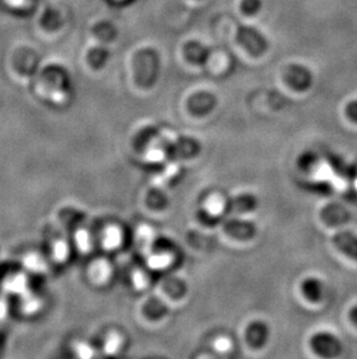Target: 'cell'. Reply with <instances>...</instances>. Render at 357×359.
Wrapping results in <instances>:
<instances>
[{
    "label": "cell",
    "instance_id": "1",
    "mask_svg": "<svg viewBox=\"0 0 357 359\" xmlns=\"http://www.w3.org/2000/svg\"><path fill=\"white\" fill-rule=\"evenodd\" d=\"M135 79L142 88H151L159 74V56L155 49H140L133 56Z\"/></svg>",
    "mask_w": 357,
    "mask_h": 359
},
{
    "label": "cell",
    "instance_id": "2",
    "mask_svg": "<svg viewBox=\"0 0 357 359\" xmlns=\"http://www.w3.org/2000/svg\"><path fill=\"white\" fill-rule=\"evenodd\" d=\"M237 40L250 55L261 56L268 49V42L258 30L253 27L239 26L237 32Z\"/></svg>",
    "mask_w": 357,
    "mask_h": 359
},
{
    "label": "cell",
    "instance_id": "3",
    "mask_svg": "<svg viewBox=\"0 0 357 359\" xmlns=\"http://www.w3.org/2000/svg\"><path fill=\"white\" fill-rule=\"evenodd\" d=\"M313 350L321 357H336L343 351V343L333 334L318 333L312 337Z\"/></svg>",
    "mask_w": 357,
    "mask_h": 359
},
{
    "label": "cell",
    "instance_id": "4",
    "mask_svg": "<svg viewBox=\"0 0 357 359\" xmlns=\"http://www.w3.org/2000/svg\"><path fill=\"white\" fill-rule=\"evenodd\" d=\"M285 79L288 84L296 91H306L312 84V74L307 68L292 64L285 70Z\"/></svg>",
    "mask_w": 357,
    "mask_h": 359
},
{
    "label": "cell",
    "instance_id": "5",
    "mask_svg": "<svg viewBox=\"0 0 357 359\" xmlns=\"http://www.w3.org/2000/svg\"><path fill=\"white\" fill-rule=\"evenodd\" d=\"M216 98L209 92H199L193 94L188 101V108L193 114L204 115L214 110L216 106Z\"/></svg>",
    "mask_w": 357,
    "mask_h": 359
},
{
    "label": "cell",
    "instance_id": "6",
    "mask_svg": "<svg viewBox=\"0 0 357 359\" xmlns=\"http://www.w3.org/2000/svg\"><path fill=\"white\" fill-rule=\"evenodd\" d=\"M333 242L340 252L357 262V234L350 230H343L335 234Z\"/></svg>",
    "mask_w": 357,
    "mask_h": 359
},
{
    "label": "cell",
    "instance_id": "7",
    "mask_svg": "<svg viewBox=\"0 0 357 359\" xmlns=\"http://www.w3.org/2000/svg\"><path fill=\"white\" fill-rule=\"evenodd\" d=\"M184 56L188 62L196 65H203L210 57V49L197 41H189L184 47Z\"/></svg>",
    "mask_w": 357,
    "mask_h": 359
},
{
    "label": "cell",
    "instance_id": "8",
    "mask_svg": "<svg viewBox=\"0 0 357 359\" xmlns=\"http://www.w3.org/2000/svg\"><path fill=\"white\" fill-rule=\"evenodd\" d=\"M15 68L21 74H33L36 71L39 59L35 52L30 49H21L14 57Z\"/></svg>",
    "mask_w": 357,
    "mask_h": 359
},
{
    "label": "cell",
    "instance_id": "9",
    "mask_svg": "<svg viewBox=\"0 0 357 359\" xmlns=\"http://www.w3.org/2000/svg\"><path fill=\"white\" fill-rule=\"evenodd\" d=\"M268 327L266 326L265 323L260 322V321L250 323L247 328V342L255 348H259V347L265 345L267 338H268Z\"/></svg>",
    "mask_w": 357,
    "mask_h": 359
},
{
    "label": "cell",
    "instance_id": "10",
    "mask_svg": "<svg viewBox=\"0 0 357 359\" xmlns=\"http://www.w3.org/2000/svg\"><path fill=\"white\" fill-rule=\"evenodd\" d=\"M323 218L331 226H341L349 221V213L340 205H329L323 212Z\"/></svg>",
    "mask_w": 357,
    "mask_h": 359
},
{
    "label": "cell",
    "instance_id": "11",
    "mask_svg": "<svg viewBox=\"0 0 357 359\" xmlns=\"http://www.w3.org/2000/svg\"><path fill=\"white\" fill-rule=\"evenodd\" d=\"M226 203L221 196H213L203 205V214L209 220H216L224 214Z\"/></svg>",
    "mask_w": 357,
    "mask_h": 359
},
{
    "label": "cell",
    "instance_id": "12",
    "mask_svg": "<svg viewBox=\"0 0 357 359\" xmlns=\"http://www.w3.org/2000/svg\"><path fill=\"white\" fill-rule=\"evenodd\" d=\"M111 267L105 259L96 260L89 267V277L96 284H105L111 279Z\"/></svg>",
    "mask_w": 357,
    "mask_h": 359
},
{
    "label": "cell",
    "instance_id": "13",
    "mask_svg": "<svg viewBox=\"0 0 357 359\" xmlns=\"http://www.w3.org/2000/svg\"><path fill=\"white\" fill-rule=\"evenodd\" d=\"M28 285H30V282H28V278L25 274H15L6 279L4 287L8 292L23 296L30 291Z\"/></svg>",
    "mask_w": 357,
    "mask_h": 359
},
{
    "label": "cell",
    "instance_id": "14",
    "mask_svg": "<svg viewBox=\"0 0 357 359\" xmlns=\"http://www.w3.org/2000/svg\"><path fill=\"white\" fill-rule=\"evenodd\" d=\"M303 293L304 296L312 301V302H317V301L321 300L323 294H324V285L323 283L317 279V278H307L302 285Z\"/></svg>",
    "mask_w": 357,
    "mask_h": 359
},
{
    "label": "cell",
    "instance_id": "15",
    "mask_svg": "<svg viewBox=\"0 0 357 359\" xmlns=\"http://www.w3.org/2000/svg\"><path fill=\"white\" fill-rule=\"evenodd\" d=\"M122 241H123V235L121 229L118 227L109 226L103 230L102 238H101L103 248L107 250H115L122 245Z\"/></svg>",
    "mask_w": 357,
    "mask_h": 359
},
{
    "label": "cell",
    "instance_id": "16",
    "mask_svg": "<svg viewBox=\"0 0 357 359\" xmlns=\"http://www.w3.org/2000/svg\"><path fill=\"white\" fill-rule=\"evenodd\" d=\"M226 230L233 236L239 237V238L250 237L255 232L252 223H241V221H237L235 218L226 225Z\"/></svg>",
    "mask_w": 357,
    "mask_h": 359
},
{
    "label": "cell",
    "instance_id": "17",
    "mask_svg": "<svg viewBox=\"0 0 357 359\" xmlns=\"http://www.w3.org/2000/svg\"><path fill=\"white\" fill-rule=\"evenodd\" d=\"M108 59H109V50L103 45H98L91 49L87 55L89 63L94 69H101L105 64L107 63Z\"/></svg>",
    "mask_w": 357,
    "mask_h": 359
},
{
    "label": "cell",
    "instance_id": "18",
    "mask_svg": "<svg viewBox=\"0 0 357 359\" xmlns=\"http://www.w3.org/2000/svg\"><path fill=\"white\" fill-rule=\"evenodd\" d=\"M93 33L99 39L100 41L109 42L113 41L116 37L118 30L113 23L102 21V23H96L93 28Z\"/></svg>",
    "mask_w": 357,
    "mask_h": 359
},
{
    "label": "cell",
    "instance_id": "19",
    "mask_svg": "<svg viewBox=\"0 0 357 359\" xmlns=\"http://www.w3.org/2000/svg\"><path fill=\"white\" fill-rule=\"evenodd\" d=\"M41 299L30 291L21 296V309L26 314H34L41 308Z\"/></svg>",
    "mask_w": 357,
    "mask_h": 359
},
{
    "label": "cell",
    "instance_id": "20",
    "mask_svg": "<svg viewBox=\"0 0 357 359\" xmlns=\"http://www.w3.org/2000/svg\"><path fill=\"white\" fill-rule=\"evenodd\" d=\"M233 209L235 212H250L252 209H255L257 207V199L255 196H248V194H244V196H237L232 201Z\"/></svg>",
    "mask_w": 357,
    "mask_h": 359
},
{
    "label": "cell",
    "instance_id": "21",
    "mask_svg": "<svg viewBox=\"0 0 357 359\" xmlns=\"http://www.w3.org/2000/svg\"><path fill=\"white\" fill-rule=\"evenodd\" d=\"M23 264L27 270L33 272V274H42L47 267L45 259L42 258V256L37 254H30L23 259Z\"/></svg>",
    "mask_w": 357,
    "mask_h": 359
},
{
    "label": "cell",
    "instance_id": "22",
    "mask_svg": "<svg viewBox=\"0 0 357 359\" xmlns=\"http://www.w3.org/2000/svg\"><path fill=\"white\" fill-rule=\"evenodd\" d=\"M74 243H76L77 249L84 254L92 250V236L86 229L78 230L74 235Z\"/></svg>",
    "mask_w": 357,
    "mask_h": 359
},
{
    "label": "cell",
    "instance_id": "23",
    "mask_svg": "<svg viewBox=\"0 0 357 359\" xmlns=\"http://www.w3.org/2000/svg\"><path fill=\"white\" fill-rule=\"evenodd\" d=\"M70 256V247L64 240H58L52 245V257L56 262L62 263L65 262Z\"/></svg>",
    "mask_w": 357,
    "mask_h": 359
},
{
    "label": "cell",
    "instance_id": "24",
    "mask_svg": "<svg viewBox=\"0 0 357 359\" xmlns=\"http://www.w3.org/2000/svg\"><path fill=\"white\" fill-rule=\"evenodd\" d=\"M171 262H172L171 256L167 254H162V252L151 255L148 258V265L153 270H164L170 265Z\"/></svg>",
    "mask_w": 357,
    "mask_h": 359
},
{
    "label": "cell",
    "instance_id": "25",
    "mask_svg": "<svg viewBox=\"0 0 357 359\" xmlns=\"http://www.w3.org/2000/svg\"><path fill=\"white\" fill-rule=\"evenodd\" d=\"M122 345H123V342H122L121 336L118 334H111L105 342V352L108 355H115L120 351Z\"/></svg>",
    "mask_w": 357,
    "mask_h": 359
},
{
    "label": "cell",
    "instance_id": "26",
    "mask_svg": "<svg viewBox=\"0 0 357 359\" xmlns=\"http://www.w3.org/2000/svg\"><path fill=\"white\" fill-rule=\"evenodd\" d=\"M137 240L140 242V247L143 249H148L153 240V232L150 227H140L137 233Z\"/></svg>",
    "mask_w": 357,
    "mask_h": 359
},
{
    "label": "cell",
    "instance_id": "27",
    "mask_svg": "<svg viewBox=\"0 0 357 359\" xmlns=\"http://www.w3.org/2000/svg\"><path fill=\"white\" fill-rule=\"evenodd\" d=\"M261 0H243L241 1V11L246 15H255L261 10Z\"/></svg>",
    "mask_w": 357,
    "mask_h": 359
},
{
    "label": "cell",
    "instance_id": "28",
    "mask_svg": "<svg viewBox=\"0 0 357 359\" xmlns=\"http://www.w3.org/2000/svg\"><path fill=\"white\" fill-rule=\"evenodd\" d=\"M42 23H43V26L45 28L56 30L59 26V23H61V17L56 12L52 11V10H48L45 13Z\"/></svg>",
    "mask_w": 357,
    "mask_h": 359
},
{
    "label": "cell",
    "instance_id": "29",
    "mask_svg": "<svg viewBox=\"0 0 357 359\" xmlns=\"http://www.w3.org/2000/svg\"><path fill=\"white\" fill-rule=\"evenodd\" d=\"M165 287L171 293V296H182V293L184 292V284L179 279H169L166 282Z\"/></svg>",
    "mask_w": 357,
    "mask_h": 359
},
{
    "label": "cell",
    "instance_id": "30",
    "mask_svg": "<svg viewBox=\"0 0 357 359\" xmlns=\"http://www.w3.org/2000/svg\"><path fill=\"white\" fill-rule=\"evenodd\" d=\"M214 349L217 352L225 353V352L231 351L232 349V342L230 341L226 337H219L214 343Z\"/></svg>",
    "mask_w": 357,
    "mask_h": 359
},
{
    "label": "cell",
    "instance_id": "31",
    "mask_svg": "<svg viewBox=\"0 0 357 359\" xmlns=\"http://www.w3.org/2000/svg\"><path fill=\"white\" fill-rule=\"evenodd\" d=\"M166 311V308L162 302L158 300H152L149 304V314L151 315L152 318H157L160 315L164 314Z\"/></svg>",
    "mask_w": 357,
    "mask_h": 359
},
{
    "label": "cell",
    "instance_id": "32",
    "mask_svg": "<svg viewBox=\"0 0 357 359\" xmlns=\"http://www.w3.org/2000/svg\"><path fill=\"white\" fill-rule=\"evenodd\" d=\"M133 284L137 289H147V286H148V278H147V276H145L143 272L137 271V272L133 274Z\"/></svg>",
    "mask_w": 357,
    "mask_h": 359
},
{
    "label": "cell",
    "instance_id": "33",
    "mask_svg": "<svg viewBox=\"0 0 357 359\" xmlns=\"http://www.w3.org/2000/svg\"><path fill=\"white\" fill-rule=\"evenodd\" d=\"M74 351L80 358H91V357L94 356L93 349L89 345H86V343H79V345H76Z\"/></svg>",
    "mask_w": 357,
    "mask_h": 359
},
{
    "label": "cell",
    "instance_id": "34",
    "mask_svg": "<svg viewBox=\"0 0 357 359\" xmlns=\"http://www.w3.org/2000/svg\"><path fill=\"white\" fill-rule=\"evenodd\" d=\"M346 114L351 121L357 123V101H350L349 104L347 105Z\"/></svg>",
    "mask_w": 357,
    "mask_h": 359
},
{
    "label": "cell",
    "instance_id": "35",
    "mask_svg": "<svg viewBox=\"0 0 357 359\" xmlns=\"http://www.w3.org/2000/svg\"><path fill=\"white\" fill-rule=\"evenodd\" d=\"M165 157L164 155V152L160 149H151L150 152H148V158L151 161V162H160Z\"/></svg>",
    "mask_w": 357,
    "mask_h": 359
},
{
    "label": "cell",
    "instance_id": "36",
    "mask_svg": "<svg viewBox=\"0 0 357 359\" xmlns=\"http://www.w3.org/2000/svg\"><path fill=\"white\" fill-rule=\"evenodd\" d=\"M12 8H30L32 5V0H6Z\"/></svg>",
    "mask_w": 357,
    "mask_h": 359
},
{
    "label": "cell",
    "instance_id": "37",
    "mask_svg": "<svg viewBox=\"0 0 357 359\" xmlns=\"http://www.w3.org/2000/svg\"><path fill=\"white\" fill-rule=\"evenodd\" d=\"M8 311H10V307H8V301L0 299V320L8 318Z\"/></svg>",
    "mask_w": 357,
    "mask_h": 359
},
{
    "label": "cell",
    "instance_id": "38",
    "mask_svg": "<svg viewBox=\"0 0 357 359\" xmlns=\"http://www.w3.org/2000/svg\"><path fill=\"white\" fill-rule=\"evenodd\" d=\"M349 318L353 321L354 325L357 326V306L351 308L349 311Z\"/></svg>",
    "mask_w": 357,
    "mask_h": 359
}]
</instances>
